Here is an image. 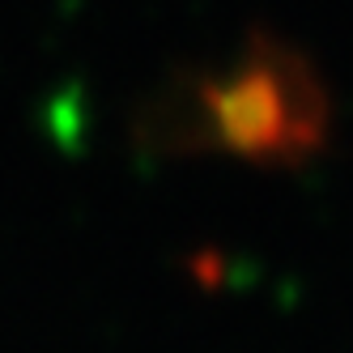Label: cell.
Instances as JSON below:
<instances>
[{
	"instance_id": "cell-1",
	"label": "cell",
	"mask_w": 353,
	"mask_h": 353,
	"mask_svg": "<svg viewBox=\"0 0 353 353\" xmlns=\"http://www.w3.org/2000/svg\"><path fill=\"white\" fill-rule=\"evenodd\" d=\"M209 137L247 162H302L327 137V94L315 68L276 39H251L225 77L196 90Z\"/></svg>"
}]
</instances>
